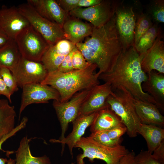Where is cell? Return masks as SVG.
I'll return each mask as SVG.
<instances>
[{"label": "cell", "mask_w": 164, "mask_h": 164, "mask_svg": "<svg viewBox=\"0 0 164 164\" xmlns=\"http://www.w3.org/2000/svg\"><path fill=\"white\" fill-rule=\"evenodd\" d=\"M11 39L0 28V47L6 44Z\"/></svg>", "instance_id": "43"}, {"label": "cell", "mask_w": 164, "mask_h": 164, "mask_svg": "<svg viewBox=\"0 0 164 164\" xmlns=\"http://www.w3.org/2000/svg\"><path fill=\"white\" fill-rule=\"evenodd\" d=\"M153 24L150 16L147 13L141 12L136 14L134 46H136L140 37L152 26Z\"/></svg>", "instance_id": "29"}, {"label": "cell", "mask_w": 164, "mask_h": 164, "mask_svg": "<svg viewBox=\"0 0 164 164\" xmlns=\"http://www.w3.org/2000/svg\"><path fill=\"white\" fill-rule=\"evenodd\" d=\"M31 139L27 136L21 139L15 151V164H50V159L46 155L38 157L32 155L29 145Z\"/></svg>", "instance_id": "23"}, {"label": "cell", "mask_w": 164, "mask_h": 164, "mask_svg": "<svg viewBox=\"0 0 164 164\" xmlns=\"http://www.w3.org/2000/svg\"><path fill=\"white\" fill-rule=\"evenodd\" d=\"M125 126L120 118L109 107L98 111L90 131L91 133L108 131L115 128Z\"/></svg>", "instance_id": "22"}, {"label": "cell", "mask_w": 164, "mask_h": 164, "mask_svg": "<svg viewBox=\"0 0 164 164\" xmlns=\"http://www.w3.org/2000/svg\"><path fill=\"white\" fill-rule=\"evenodd\" d=\"M75 45L88 62L97 65L99 75L112 71L122 51L116 27L115 14L103 26H93L90 37Z\"/></svg>", "instance_id": "1"}, {"label": "cell", "mask_w": 164, "mask_h": 164, "mask_svg": "<svg viewBox=\"0 0 164 164\" xmlns=\"http://www.w3.org/2000/svg\"><path fill=\"white\" fill-rule=\"evenodd\" d=\"M15 40L21 56L41 62L50 46L43 37L31 25L21 31Z\"/></svg>", "instance_id": "7"}, {"label": "cell", "mask_w": 164, "mask_h": 164, "mask_svg": "<svg viewBox=\"0 0 164 164\" xmlns=\"http://www.w3.org/2000/svg\"><path fill=\"white\" fill-rule=\"evenodd\" d=\"M161 34L156 39L152 46L144 53L139 54L142 70L146 74L155 70L164 74V43Z\"/></svg>", "instance_id": "15"}, {"label": "cell", "mask_w": 164, "mask_h": 164, "mask_svg": "<svg viewBox=\"0 0 164 164\" xmlns=\"http://www.w3.org/2000/svg\"><path fill=\"white\" fill-rule=\"evenodd\" d=\"M89 137L101 144L110 147H114L121 145L122 141L121 138L115 140L111 139L106 131L91 133Z\"/></svg>", "instance_id": "31"}, {"label": "cell", "mask_w": 164, "mask_h": 164, "mask_svg": "<svg viewBox=\"0 0 164 164\" xmlns=\"http://www.w3.org/2000/svg\"><path fill=\"white\" fill-rule=\"evenodd\" d=\"M56 1L62 9L68 13L78 7L79 0H56Z\"/></svg>", "instance_id": "37"}, {"label": "cell", "mask_w": 164, "mask_h": 164, "mask_svg": "<svg viewBox=\"0 0 164 164\" xmlns=\"http://www.w3.org/2000/svg\"><path fill=\"white\" fill-rule=\"evenodd\" d=\"M141 57L134 46L122 52L113 70L101 74L99 80L109 83L112 91L122 87L128 90L136 99L159 105L155 99L144 92L142 84L147 80V75L142 70Z\"/></svg>", "instance_id": "2"}, {"label": "cell", "mask_w": 164, "mask_h": 164, "mask_svg": "<svg viewBox=\"0 0 164 164\" xmlns=\"http://www.w3.org/2000/svg\"><path fill=\"white\" fill-rule=\"evenodd\" d=\"M135 159L137 164H162L148 150L141 151L135 155Z\"/></svg>", "instance_id": "35"}, {"label": "cell", "mask_w": 164, "mask_h": 164, "mask_svg": "<svg viewBox=\"0 0 164 164\" xmlns=\"http://www.w3.org/2000/svg\"><path fill=\"white\" fill-rule=\"evenodd\" d=\"M136 112L141 124L164 126V117L155 104L135 99Z\"/></svg>", "instance_id": "20"}, {"label": "cell", "mask_w": 164, "mask_h": 164, "mask_svg": "<svg viewBox=\"0 0 164 164\" xmlns=\"http://www.w3.org/2000/svg\"><path fill=\"white\" fill-rule=\"evenodd\" d=\"M102 0H79L78 7L87 8L91 7L100 3Z\"/></svg>", "instance_id": "42"}, {"label": "cell", "mask_w": 164, "mask_h": 164, "mask_svg": "<svg viewBox=\"0 0 164 164\" xmlns=\"http://www.w3.org/2000/svg\"><path fill=\"white\" fill-rule=\"evenodd\" d=\"M12 94L7 87L0 76V95L5 96L10 103H12L11 96Z\"/></svg>", "instance_id": "40"}, {"label": "cell", "mask_w": 164, "mask_h": 164, "mask_svg": "<svg viewBox=\"0 0 164 164\" xmlns=\"http://www.w3.org/2000/svg\"><path fill=\"white\" fill-rule=\"evenodd\" d=\"M75 46V45L65 39L50 46L41 61L48 73L57 70L65 57Z\"/></svg>", "instance_id": "16"}, {"label": "cell", "mask_w": 164, "mask_h": 164, "mask_svg": "<svg viewBox=\"0 0 164 164\" xmlns=\"http://www.w3.org/2000/svg\"><path fill=\"white\" fill-rule=\"evenodd\" d=\"M21 57L15 39H11L0 47V68L6 67L11 71L17 65Z\"/></svg>", "instance_id": "26"}, {"label": "cell", "mask_w": 164, "mask_h": 164, "mask_svg": "<svg viewBox=\"0 0 164 164\" xmlns=\"http://www.w3.org/2000/svg\"><path fill=\"white\" fill-rule=\"evenodd\" d=\"M109 137L112 139L120 138L127 131L125 126H119L111 130L106 131Z\"/></svg>", "instance_id": "38"}, {"label": "cell", "mask_w": 164, "mask_h": 164, "mask_svg": "<svg viewBox=\"0 0 164 164\" xmlns=\"http://www.w3.org/2000/svg\"><path fill=\"white\" fill-rule=\"evenodd\" d=\"M9 102L7 99H0V142L15 128V107Z\"/></svg>", "instance_id": "24"}, {"label": "cell", "mask_w": 164, "mask_h": 164, "mask_svg": "<svg viewBox=\"0 0 164 164\" xmlns=\"http://www.w3.org/2000/svg\"><path fill=\"white\" fill-rule=\"evenodd\" d=\"M11 71L18 87L22 88L27 84L41 83L48 73L41 62L29 60L22 56Z\"/></svg>", "instance_id": "11"}, {"label": "cell", "mask_w": 164, "mask_h": 164, "mask_svg": "<svg viewBox=\"0 0 164 164\" xmlns=\"http://www.w3.org/2000/svg\"><path fill=\"white\" fill-rule=\"evenodd\" d=\"M98 111L87 115H79L73 122V128L71 132L63 139L59 140L51 139L52 143H60L62 145L61 153L64 150L65 144L67 145L70 152L73 157V149L76 143L81 138L86 129L92 124L97 114Z\"/></svg>", "instance_id": "18"}, {"label": "cell", "mask_w": 164, "mask_h": 164, "mask_svg": "<svg viewBox=\"0 0 164 164\" xmlns=\"http://www.w3.org/2000/svg\"><path fill=\"white\" fill-rule=\"evenodd\" d=\"M152 71L147 74L146 80L142 84L143 91L152 96L158 104L159 108L164 109V76Z\"/></svg>", "instance_id": "21"}, {"label": "cell", "mask_w": 164, "mask_h": 164, "mask_svg": "<svg viewBox=\"0 0 164 164\" xmlns=\"http://www.w3.org/2000/svg\"><path fill=\"white\" fill-rule=\"evenodd\" d=\"M158 24H153L140 37L137 44L134 46L139 54L146 52L152 46L158 36L161 34V29Z\"/></svg>", "instance_id": "27"}, {"label": "cell", "mask_w": 164, "mask_h": 164, "mask_svg": "<svg viewBox=\"0 0 164 164\" xmlns=\"http://www.w3.org/2000/svg\"><path fill=\"white\" fill-rule=\"evenodd\" d=\"M17 7L30 25L43 37L50 46L61 39H65L61 27L41 16L28 3L20 4Z\"/></svg>", "instance_id": "6"}, {"label": "cell", "mask_w": 164, "mask_h": 164, "mask_svg": "<svg viewBox=\"0 0 164 164\" xmlns=\"http://www.w3.org/2000/svg\"><path fill=\"white\" fill-rule=\"evenodd\" d=\"M152 155L162 164H164V140L153 151Z\"/></svg>", "instance_id": "39"}, {"label": "cell", "mask_w": 164, "mask_h": 164, "mask_svg": "<svg viewBox=\"0 0 164 164\" xmlns=\"http://www.w3.org/2000/svg\"><path fill=\"white\" fill-rule=\"evenodd\" d=\"M138 133L145 138L148 151L152 153L164 140V129L154 125L141 124Z\"/></svg>", "instance_id": "25"}, {"label": "cell", "mask_w": 164, "mask_h": 164, "mask_svg": "<svg viewBox=\"0 0 164 164\" xmlns=\"http://www.w3.org/2000/svg\"><path fill=\"white\" fill-rule=\"evenodd\" d=\"M147 13L152 21L158 24L164 22V1L153 0L150 2L146 7Z\"/></svg>", "instance_id": "30"}, {"label": "cell", "mask_w": 164, "mask_h": 164, "mask_svg": "<svg viewBox=\"0 0 164 164\" xmlns=\"http://www.w3.org/2000/svg\"><path fill=\"white\" fill-rule=\"evenodd\" d=\"M74 147L82 149L83 153L77 158V164H84L86 158L91 162L95 159L104 161L106 164H119L122 158L130 152L123 145L110 147L101 144L89 137H82Z\"/></svg>", "instance_id": "4"}, {"label": "cell", "mask_w": 164, "mask_h": 164, "mask_svg": "<svg viewBox=\"0 0 164 164\" xmlns=\"http://www.w3.org/2000/svg\"><path fill=\"white\" fill-rule=\"evenodd\" d=\"M97 68L96 64L91 63L84 69L74 70L66 73L64 92L60 101L63 103L68 101L77 92L90 90L100 84V75L95 72Z\"/></svg>", "instance_id": "5"}, {"label": "cell", "mask_w": 164, "mask_h": 164, "mask_svg": "<svg viewBox=\"0 0 164 164\" xmlns=\"http://www.w3.org/2000/svg\"><path fill=\"white\" fill-rule=\"evenodd\" d=\"M72 63L74 70L84 69L91 64L86 61L81 53L78 49L73 54L72 57Z\"/></svg>", "instance_id": "34"}, {"label": "cell", "mask_w": 164, "mask_h": 164, "mask_svg": "<svg viewBox=\"0 0 164 164\" xmlns=\"http://www.w3.org/2000/svg\"><path fill=\"white\" fill-rule=\"evenodd\" d=\"M135 152H130L121 160L119 164H137Z\"/></svg>", "instance_id": "41"}, {"label": "cell", "mask_w": 164, "mask_h": 164, "mask_svg": "<svg viewBox=\"0 0 164 164\" xmlns=\"http://www.w3.org/2000/svg\"><path fill=\"white\" fill-rule=\"evenodd\" d=\"M115 24L122 51L125 52L134 46L136 14L133 8L118 1L116 7Z\"/></svg>", "instance_id": "8"}, {"label": "cell", "mask_w": 164, "mask_h": 164, "mask_svg": "<svg viewBox=\"0 0 164 164\" xmlns=\"http://www.w3.org/2000/svg\"><path fill=\"white\" fill-rule=\"evenodd\" d=\"M113 92L108 83L95 86L90 90L81 104L79 115H88L109 107L107 99Z\"/></svg>", "instance_id": "14"}, {"label": "cell", "mask_w": 164, "mask_h": 164, "mask_svg": "<svg viewBox=\"0 0 164 164\" xmlns=\"http://www.w3.org/2000/svg\"><path fill=\"white\" fill-rule=\"evenodd\" d=\"M91 90V89H90ZM90 90H84L77 92L70 100L65 102L53 100V106L56 113L61 128V134L58 139L64 138L69 123L73 122L79 115L81 104Z\"/></svg>", "instance_id": "10"}, {"label": "cell", "mask_w": 164, "mask_h": 164, "mask_svg": "<svg viewBox=\"0 0 164 164\" xmlns=\"http://www.w3.org/2000/svg\"><path fill=\"white\" fill-rule=\"evenodd\" d=\"M118 1L102 0L99 4L87 8L77 7L68 13L70 16L89 22L96 28L108 22L114 15Z\"/></svg>", "instance_id": "9"}, {"label": "cell", "mask_w": 164, "mask_h": 164, "mask_svg": "<svg viewBox=\"0 0 164 164\" xmlns=\"http://www.w3.org/2000/svg\"><path fill=\"white\" fill-rule=\"evenodd\" d=\"M68 15L62 27L65 39L74 45L80 42L84 38L90 36L93 26L78 19Z\"/></svg>", "instance_id": "19"}, {"label": "cell", "mask_w": 164, "mask_h": 164, "mask_svg": "<svg viewBox=\"0 0 164 164\" xmlns=\"http://www.w3.org/2000/svg\"><path fill=\"white\" fill-rule=\"evenodd\" d=\"M22 89L19 120L22 112L30 104L48 103V101L52 99L60 101V97L58 92L46 85L40 83H31L25 85Z\"/></svg>", "instance_id": "12"}, {"label": "cell", "mask_w": 164, "mask_h": 164, "mask_svg": "<svg viewBox=\"0 0 164 164\" xmlns=\"http://www.w3.org/2000/svg\"><path fill=\"white\" fill-rule=\"evenodd\" d=\"M10 70L8 68H0V76L12 94L19 90L17 84Z\"/></svg>", "instance_id": "32"}, {"label": "cell", "mask_w": 164, "mask_h": 164, "mask_svg": "<svg viewBox=\"0 0 164 164\" xmlns=\"http://www.w3.org/2000/svg\"><path fill=\"white\" fill-rule=\"evenodd\" d=\"M66 76V73L57 70L48 73L40 83L49 86L56 90L59 93L60 99L64 92Z\"/></svg>", "instance_id": "28"}, {"label": "cell", "mask_w": 164, "mask_h": 164, "mask_svg": "<svg viewBox=\"0 0 164 164\" xmlns=\"http://www.w3.org/2000/svg\"><path fill=\"white\" fill-rule=\"evenodd\" d=\"M113 92L107 99L109 108L126 127L128 136L131 138L136 137L141 123L136 112L135 98L124 87L116 88Z\"/></svg>", "instance_id": "3"}, {"label": "cell", "mask_w": 164, "mask_h": 164, "mask_svg": "<svg viewBox=\"0 0 164 164\" xmlns=\"http://www.w3.org/2000/svg\"><path fill=\"white\" fill-rule=\"evenodd\" d=\"M30 25L17 7H8L3 5L0 9V28L11 39H15L21 31Z\"/></svg>", "instance_id": "13"}, {"label": "cell", "mask_w": 164, "mask_h": 164, "mask_svg": "<svg viewBox=\"0 0 164 164\" xmlns=\"http://www.w3.org/2000/svg\"><path fill=\"white\" fill-rule=\"evenodd\" d=\"M77 49L76 46L65 57L57 70L64 73H68L73 70L72 63V57L74 52Z\"/></svg>", "instance_id": "36"}, {"label": "cell", "mask_w": 164, "mask_h": 164, "mask_svg": "<svg viewBox=\"0 0 164 164\" xmlns=\"http://www.w3.org/2000/svg\"><path fill=\"white\" fill-rule=\"evenodd\" d=\"M27 3L41 16L62 28L69 15L55 0H28Z\"/></svg>", "instance_id": "17"}, {"label": "cell", "mask_w": 164, "mask_h": 164, "mask_svg": "<svg viewBox=\"0 0 164 164\" xmlns=\"http://www.w3.org/2000/svg\"><path fill=\"white\" fill-rule=\"evenodd\" d=\"M28 121V118L26 117H24L20 123L15 127L11 132L6 135L1 140L0 142V150L2 149L1 148L2 145L9 138L15 135L17 132L26 127ZM0 164H15V159L11 158L8 159L7 158H0Z\"/></svg>", "instance_id": "33"}]
</instances>
